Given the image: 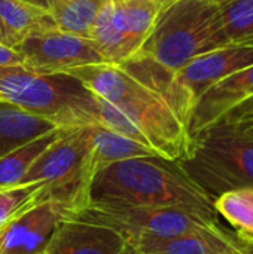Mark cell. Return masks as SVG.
I'll list each match as a JSON object with an SVG mask.
<instances>
[{
	"label": "cell",
	"instance_id": "cell-6",
	"mask_svg": "<svg viewBox=\"0 0 253 254\" xmlns=\"http://www.w3.org/2000/svg\"><path fill=\"white\" fill-rule=\"evenodd\" d=\"M88 152L86 127L63 129L60 137L34 161L19 185H42L33 205L55 202L70 216L78 214L91 202V179L85 171Z\"/></svg>",
	"mask_w": 253,
	"mask_h": 254
},
{
	"label": "cell",
	"instance_id": "cell-13",
	"mask_svg": "<svg viewBox=\"0 0 253 254\" xmlns=\"http://www.w3.org/2000/svg\"><path fill=\"white\" fill-rule=\"evenodd\" d=\"M253 97V65L210 86L195 103L189 121L191 140L224 119L233 109Z\"/></svg>",
	"mask_w": 253,
	"mask_h": 254
},
{
	"label": "cell",
	"instance_id": "cell-19",
	"mask_svg": "<svg viewBox=\"0 0 253 254\" xmlns=\"http://www.w3.org/2000/svg\"><path fill=\"white\" fill-rule=\"evenodd\" d=\"M63 129L64 128H57L33 138L0 158V188L7 189L18 186L34 161L60 137Z\"/></svg>",
	"mask_w": 253,
	"mask_h": 254
},
{
	"label": "cell",
	"instance_id": "cell-27",
	"mask_svg": "<svg viewBox=\"0 0 253 254\" xmlns=\"http://www.w3.org/2000/svg\"><path fill=\"white\" fill-rule=\"evenodd\" d=\"M0 42L4 43V45H7V46H12V45H10V40H9V36H7V33L4 31V28H3L1 24H0Z\"/></svg>",
	"mask_w": 253,
	"mask_h": 254
},
{
	"label": "cell",
	"instance_id": "cell-2",
	"mask_svg": "<svg viewBox=\"0 0 253 254\" xmlns=\"http://www.w3.org/2000/svg\"><path fill=\"white\" fill-rule=\"evenodd\" d=\"M89 198L95 204L180 207L216 213L215 199L177 162L157 156L133 158L107 165L94 177Z\"/></svg>",
	"mask_w": 253,
	"mask_h": 254
},
{
	"label": "cell",
	"instance_id": "cell-16",
	"mask_svg": "<svg viewBox=\"0 0 253 254\" xmlns=\"http://www.w3.org/2000/svg\"><path fill=\"white\" fill-rule=\"evenodd\" d=\"M57 128L60 127L46 118L0 101V158L24 143Z\"/></svg>",
	"mask_w": 253,
	"mask_h": 254
},
{
	"label": "cell",
	"instance_id": "cell-26",
	"mask_svg": "<svg viewBox=\"0 0 253 254\" xmlns=\"http://www.w3.org/2000/svg\"><path fill=\"white\" fill-rule=\"evenodd\" d=\"M21 1H24V3L36 7V9H40L46 13L51 12V0H21Z\"/></svg>",
	"mask_w": 253,
	"mask_h": 254
},
{
	"label": "cell",
	"instance_id": "cell-14",
	"mask_svg": "<svg viewBox=\"0 0 253 254\" xmlns=\"http://www.w3.org/2000/svg\"><path fill=\"white\" fill-rule=\"evenodd\" d=\"M133 254H225L243 244L224 228L173 238H143L128 246Z\"/></svg>",
	"mask_w": 253,
	"mask_h": 254
},
{
	"label": "cell",
	"instance_id": "cell-1",
	"mask_svg": "<svg viewBox=\"0 0 253 254\" xmlns=\"http://www.w3.org/2000/svg\"><path fill=\"white\" fill-rule=\"evenodd\" d=\"M95 97L97 125L137 141L155 156L180 162L191 153L188 125L170 100L115 64H92L67 73Z\"/></svg>",
	"mask_w": 253,
	"mask_h": 254
},
{
	"label": "cell",
	"instance_id": "cell-24",
	"mask_svg": "<svg viewBox=\"0 0 253 254\" xmlns=\"http://www.w3.org/2000/svg\"><path fill=\"white\" fill-rule=\"evenodd\" d=\"M248 116H253V97L243 101L242 104H239L236 109H233L224 119L225 121H237V119L248 118Z\"/></svg>",
	"mask_w": 253,
	"mask_h": 254
},
{
	"label": "cell",
	"instance_id": "cell-4",
	"mask_svg": "<svg viewBox=\"0 0 253 254\" xmlns=\"http://www.w3.org/2000/svg\"><path fill=\"white\" fill-rule=\"evenodd\" d=\"M0 101L46 118L60 128L97 124L95 97L69 74H37L22 65L0 67Z\"/></svg>",
	"mask_w": 253,
	"mask_h": 254
},
{
	"label": "cell",
	"instance_id": "cell-30",
	"mask_svg": "<svg viewBox=\"0 0 253 254\" xmlns=\"http://www.w3.org/2000/svg\"><path fill=\"white\" fill-rule=\"evenodd\" d=\"M210 1H215V3H218V4H225V3H228V1H231V0H210Z\"/></svg>",
	"mask_w": 253,
	"mask_h": 254
},
{
	"label": "cell",
	"instance_id": "cell-8",
	"mask_svg": "<svg viewBox=\"0 0 253 254\" xmlns=\"http://www.w3.org/2000/svg\"><path fill=\"white\" fill-rule=\"evenodd\" d=\"M161 7L158 0H104L89 39L106 63L121 65L140 52Z\"/></svg>",
	"mask_w": 253,
	"mask_h": 254
},
{
	"label": "cell",
	"instance_id": "cell-34",
	"mask_svg": "<svg viewBox=\"0 0 253 254\" xmlns=\"http://www.w3.org/2000/svg\"><path fill=\"white\" fill-rule=\"evenodd\" d=\"M0 190H1V188H0Z\"/></svg>",
	"mask_w": 253,
	"mask_h": 254
},
{
	"label": "cell",
	"instance_id": "cell-9",
	"mask_svg": "<svg viewBox=\"0 0 253 254\" xmlns=\"http://www.w3.org/2000/svg\"><path fill=\"white\" fill-rule=\"evenodd\" d=\"M13 48L21 54L27 70L46 76L67 74L75 68L106 63L89 37L57 27L33 31Z\"/></svg>",
	"mask_w": 253,
	"mask_h": 254
},
{
	"label": "cell",
	"instance_id": "cell-18",
	"mask_svg": "<svg viewBox=\"0 0 253 254\" xmlns=\"http://www.w3.org/2000/svg\"><path fill=\"white\" fill-rule=\"evenodd\" d=\"M0 24L7 33L12 48L33 31L57 27L49 13L21 0H0Z\"/></svg>",
	"mask_w": 253,
	"mask_h": 254
},
{
	"label": "cell",
	"instance_id": "cell-22",
	"mask_svg": "<svg viewBox=\"0 0 253 254\" xmlns=\"http://www.w3.org/2000/svg\"><path fill=\"white\" fill-rule=\"evenodd\" d=\"M42 185H18L0 190V231L22 211L33 207V196Z\"/></svg>",
	"mask_w": 253,
	"mask_h": 254
},
{
	"label": "cell",
	"instance_id": "cell-32",
	"mask_svg": "<svg viewBox=\"0 0 253 254\" xmlns=\"http://www.w3.org/2000/svg\"><path fill=\"white\" fill-rule=\"evenodd\" d=\"M124 254H131V253H130V250H128V247H127V250H125V253H124Z\"/></svg>",
	"mask_w": 253,
	"mask_h": 254
},
{
	"label": "cell",
	"instance_id": "cell-20",
	"mask_svg": "<svg viewBox=\"0 0 253 254\" xmlns=\"http://www.w3.org/2000/svg\"><path fill=\"white\" fill-rule=\"evenodd\" d=\"M104 0H51V12L57 28L89 37L94 21Z\"/></svg>",
	"mask_w": 253,
	"mask_h": 254
},
{
	"label": "cell",
	"instance_id": "cell-7",
	"mask_svg": "<svg viewBox=\"0 0 253 254\" xmlns=\"http://www.w3.org/2000/svg\"><path fill=\"white\" fill-rule=\"evenodd\" d=\"M78 214L113 228L128 246L143 238H173L222 228L216 213L180 207H131L91 202Z\"/></svg>",
	"mask_w": 253,
	"mask_h": 254
},
{
	"label": "cell",
	"instance_id": "cell-12",
	"mask_svg": "<svg viewBox=\"0 0 253 254\" xmlns=\"http://www.w3.org/2000/svg\"><path fill=\"white\" fill-rule=\"evenodd\" d=\"M70 214L55 202L22 211L1 229L0 254H37L48 244L57 223Z\"/></svg>",
	"mask_w": 253,
	"mask_h": 254
},
{
	"label": "cell",
	"instance_id": "cell-23",
	"mask_svg": "<svg viewBox=\"0 0 253 254\" xmlns=\"http://www.w3.org/2000/svg\"><path fill=\"white\" fill-rule=\"evenodd\" d=\"M15 65L24 67V60L21 54L15 48L0 42V67H15Z\"/></svg>",
	"mask_w": 253,
	"mask_h": 254
},
{
	"label": "cell",
	"instance_id": "cell-3",
	"mask_svg": "<svg viewBox=\"0 0 253 254\" xmlns=\"http://www.w3.org/2000/svg\"><path fill=\"white\" fill-rule=\"evenodd\" d=\"M230 42L221 4L210 0H176L161 7L139 54L176 73L197 57Z\"/></svg>",
	"mask_w": 253,
	"mask_h": 254
},
{
	"label": "cell",
	"instance_id": "cell-11",
	"mask_svg": "<svg viewBox=\"0 0 253 254\" xmlns=\"http://www.w3.org/2000/svg\"><path fill=\"white\" fill-rule=\"evenodd\" d=\"M128 244L113 228L79 214L61 219L37 254H124Z\"/></svg>",
	"mask_w": 253,
	"mask_h": 254
},
{
	"label": "cell",
	"instance_id": "cell-25",
	"mask_svg": "<svg viewBox=\"0 0 253 254\" xmlns=\"http://www.w3.org/2000/svg\"><path fill=\"white\" fill-rule=\"evenodd\" d=\"M222 121H225V119H222ZM228 122H233L240 131H243L246 135L253 138V116L242 118V119H237V121H228Z\"/></svg>",
	"mask_w": 253,
	"mask_h": 254
},
{
	"label": "cell",
	"instance_id": "cell-29",
	"mask_svg": "<svg viewBox=\"0 0 253 254\" xmlns=\"http://www.w3.org/2000/svg\"><path fill=\"white\" fill-rule=\"evenodd\" d=\"M158 1L161 3V6H167V4H170V3H173L176 0H158Z\"/></svg>",
	"mask_w": 253,
	"mask_h": 254
},
{
	"label": "cell",
	"instance_id": "cell-21",
	"mask_svg": "<svg viewBox=\"0 0 253 254\" xmlns=\"http://www.w3.org/2000/svg\"><path fill=\"white\" fill-rule=\"evenodd\" d=\"M221 6L225 31L231 42L253 37V0H231Z\"/></svg>",
	"mask_w": 253,
	"mask_h": 254
},
{
	"label": "cell",
	"instance_id": "cell-17",
	"mask_svg": "<svg viewBox=\"0 0 253 254\" xmlns=\"http://www.w3.org/2000/svg\"><path fill=\"white\" fill-rule=\"evenodd\" d=\"M213 207L234 231V237L246 247H253V188L225 192L215 198Z\"/></svg>",
	"mask_w": 253,
	"mask_h": 254
},
{
	"label": "cell",
	"instance_id": "cell-5",
	"mask_svg": "<svg viewBox=\"0 0 253 254\" xmlns=\"http://www.w3.org/2000/svg\"><path fill=\"white\" fill-rule=\"evenodd\" d=\"M177 164L213 199L253 188V138L233 122L219 121L192 138L189 156Z\"/></svg>",
	"mask_w": 253,
	"mask_h": 254
},
{
	"label": "cell",
	"instance_id": "cell-10",
	"mask_svg": "<svg viewBox=\"0 0 253 254\" xmlns=\"http://www.w3.org/2000/svg\"><path fill=\"white\" fill-rule=\"evenodd\" d=\"M251 65H253V37L230 42L197 57L174 73V82L192 115L195 103L210 86Z\"/></svg>",
	"mask_w": 253,
	"mask_h": 254
},
{
	"label": "cell",
	"instance_id": "cell-28",
	"mask_svg": "<svg viewBox=\"0 0 253 254\" xmlns=\"http://www.w3.org/2000/svg\"><path fill=\"white\" fill-rule=\"evenodd\" d=\"M225 254H246V252H245V246H243L242 249H237V250H233V252H228V253Z\"/></svg>",
	"mask_w": 253,
	"mask_h": 254
},
{
	"label": "cell",
	"instance_id": "cell-33",
	"mask_svg": "<svg viewBox=\"0 0 253 254\" xmlns=\"http://www.w3.org/2000/svg\"><path fill=\"white\" fill-rule=\"evenodd\" d=\"M0 246H1V231H0Z\"/></svg>",
	"mask_w": 253,
	"mask_h": 254
},
{
	"label": "cell",
	"instance_id": "cell-31",
	"mask_svg": "<svg viewBox=\"0 0 253 254\" xmlns=\"http://www.w3.org/2000/svg\"><path fill=\"white\" fill-rule=\"evenodd\" d=\"M245 252H246V254H253V247H246L245 246Z\"/></svg>",
	"mask_w": 253,
	"mask_h": 254
},
{
	"label": "cell",
	"instance_id": "cell-15",
	"mask_svg": "<svg viewBox=\"0 0 253 254\" xmlns=\"http://www.w3.org/2000/svg\"><path fill=\"white\" fill-rule=\"evenodd\" d=\"M86 132L88 152L85 156V171L91 182L103 168L115 162L133 158L155 156L149 149L139 144L137 141L127 138L118 132H113L101 125H88Z\"/></svg>",
	"mask_w": 253,
	"mask_h": 254
}]
</instances>
